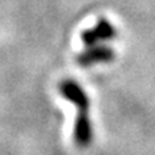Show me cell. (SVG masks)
<instances>
[{"instance_id":"obj_1","label":"cell","mask_w":155,"mask_h":155,"mask_svg":"<svg viewBox=\"0 0 155 155\" xmlns=\"http://www.w3.org/2000/svg\"><path fill=\"white\" fill-rule=\"evenodd\" d=\"M59 92L66 101L78 106V118L73 128V139L79 148H88L92 142V125L89 121V98L75 81L66 79L59 83Z\"/></svg>"},{"instance_id":"obj_2","label":"cell","mask_w":155,"mask_h":155,"mask_svg":"<svg viewBox=\"0 0 155 155\" xmlns=\"http://www.w3.org/2000/svg\"><path fill=\"white\" fill-rule=\"evenodd\" d=\"M116 36V30L112 26L111 22H108L106 19H99L98 23L92 29L85 30L81 35L82 43L85 46H94L101 40H111Z\"/></svg>"},{"instance_id":"obj_3","label":"cell","mask_w":155,"mask_h":155,"mask_svg":"<svg viewBox=\"0 0 155 155\" xmlns=\"http://www.w3.org/2000/svg\"><path fill=\"white\" fill-rule=\"evenodd\" d=\"M114 50L106 46H96L92 49H88L82 52L76 58V62L79 66L89 68L96 63H104V62H111L114 59Z\"/></svg>"}]
</instances>
